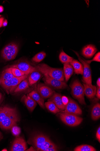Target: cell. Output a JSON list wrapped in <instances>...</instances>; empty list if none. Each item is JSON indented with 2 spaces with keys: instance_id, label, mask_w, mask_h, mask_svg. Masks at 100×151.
I'll return each mask as SVG.
<instances>
[{
  "instance_id": "cell-3",
  "label": "cell",
  "mask_w": 100,
  "mask_h": 151,
  "mask_svg": "<svg viewBox=\"0 0 100 151\" xmlns=\"http://www.w3.org/2000/svg\"><path fill=\"white\" fill-rule=\"evenodd\" d=\"M20 119L17 109L13 108L11 111L4 118L0 124V127L5 130L10 129L17 125Z\"/></svg>"
},
{
  "instance_id": "cell-22",
  "label": "cell",
  "mask_w": 100,
  "mask_h": 151,
  "mask_svg": "<svg viewBox=\"0 0 100 151\" xmlns=\"http://www.w3.org/2000/svg\"><path fill=\"white\" fill-rule=\"evenodd\" d=\"M92 119L96 121L99 119L100 117V104L97 103L93 107L91 113Z\"/></svg>"
},
{
  "instance_id": "cell-21",
  "label": "cell",
  "mask_w": 100,
  "mask_h": 151,
  "mask_svg": "<svg viewBox=\"0 0 100 151\" xmlns=\"http://www.w3.org/2000/svg\"><path fill=\"white\" fill-rule=\"evenodd\" d=\"M70 64L73 66L76 74L83 75V67L82 63L74 59Z\"/></svg>"
},
{
  "instance_id": "cell-44",
  "label": "cell",
  "mask_w": 100,
  "mask_h": 151,
  "mask_svg": "<svg viewBox=\"0 0 100 151\" xmlns=\"http://www.w3.org/2000/svg\"><path fill=\"white\" fill-rule=\"evenodd\" d=\"M1 79H0V84H1Z\"/></svg>"
},
{
  "instance_id": "cell-6",
  "label": "cell",
  "mask_w": 100,
  "mask_h": 151,
  "mask_svg": "<svg viewBox=\"0 0 100 151\" xmlns=\"http://www.w3.org/2000/svg\"><path fill=\"white\" fill-rule=\"evenodd\" d=\"M18 51V45L15 43H12L6 45L3 49L1 52V56L7 61L11 60L16 58Z\"/></svg>"
},
{
  "instance_id": "cell-25",
  "label": "cell",
  "mask_w": 100,
  "mask_h": 151,
  "mask_svg": "<svg viewBox=\"0 0 100 151\" xmlns=\"http://www.w3.org/2000/svg\"><path fill=\"white\" fill-rule=\"evenodd\" d=\"M13 109L7 106L0 107V124L4 118Z\"/></svg>"
},
{
  "instance_id": "cell-8",
  "label": "cell",
  "mask_w": 100,
  "mask_h": 151,
  "mask_svg": "<svg viewBox=\"0 0 100 151\" xmlns=\"http://www.w3.org/2000/svg\"><path fill=\"white\" fill-rule=\"evenodd\" d=\"M74 51L83 66V73L82 80L83 83L88 85H92L91 70L90 64L86 62L83 59L77 52Z\"/></svg>"
},
{
  "instance_id": "cell-14",
  "label": "cell",
  "mask_w": 100,
  "mask_h": 151,
  "mask_svg": "<svg viewBox=\"0 0 100 151\" xmlns=\"http://www.w3.org/2000/svg\"><path fill=\"white\" fill-rule=\"evenodd\" d=\"M21 100L24 103L28 110L31 112L33 111L37 105V103L28 94L27 95H24Z\"/></svg>"
},
{
  "instance_id": "cell-26",
  "label": "cell",
  "mask_w": 100,
  "mask_h": 151,
  "mask_svg": "<svg viewBox=\"0 0 100 151\" xmlns=\"http://www.w3.org/2000/svg\"><path fill=\"white\" fill-rule=\"evenodd\" d=\"M14 76L11 72V68H6L2 73L0 79H1V81H5L9 79Z\"/></svg>"
},
{
  "instance_id": "cell-38",
  "label": "cell",
  "mask_w": 100,
  "mask_h": 151,
  "mask_svg": "<svg viewBox=\"0 0 100 151\" xmlns=\"http://www.w3.org/2000/svg\"><path fill=\"white\" fill-rule=\"evenodd\" d=\"M97 85L98 86V87H100V78H99L97 81L96 82Z\"/></svg>"
},
{
  "instance_id": "cell-34",
  "label": "cell",
  "mask_w": 100,
  "mask_h": 151,
  "mask_svg": "<svg viewBox=\"0 0 100 151\" xmlns=\"http://www.w3.org/2000/svg\"><path fill=\"white\" fill-rule=\"evenodd\" d=\"M96 137L99 143L100 142V127H99L97 131Z\"/></svg>"
},
{
  "instance_id": "cell-36",
  "label": "cell",
  "mask_w": 100,
  "mask_h": 151,
  "mask_svg": "<svg viewBox=\"0 0 100 151\" xmlns=\"http://www.w3.org/2000/svg\"><path fill=\"white\" fill-rule=\"evenodd\" d=\"M4 20V17L0 18V28L3 26V23Z\"/></svg>"
},
{
  "instance_id": "cell-24",
  "label": "cell",
  "mask_w": 100,
  "mask_h": 151,
  "mask_svg": "<svg viewBox=\"0 0 100 151\" xmlns=\"http://www.w3.org/2000/svg\"><path fill=\"white\" fill-rule=\"evenodd\" d=\"M28 88H29V84L27 78L21 82L14 90L13 92L15 93L21 92L25 90Z\"/></svg>"
},
{
  "instance_id": "cell-43",
  "label": "cell",
  "mask_w": 100,
  "mask_h": 151,
  "mask_svg": "<svg viewBox=\"0 0 100 151\" xmlns=\"http://www.w3.org/2000/svg\"><path fill=\"white\" fill-rule=\"evenodd\" d=\"M2 134L1 132H0V138H1V136Z\"/></svg>"
},
{
  "instance_id": "cell-2",
  "label": "cell",
  "mask_w": 100,
  "mask_h": 151,
  "mask_svg": "<svg viewBox=\"0 0 100 151\" xmlns=\"http://www.w3.org/2000/svg\"><path fill=\"white\" fill-rule=\"evenodd\" d=\"M35 67L44 76H49L62 81H65L63 70L62 68H52L45 63L39 64Z\"/></svg>"
},
{
  "instance_id": "cell-11",
  "label": "cell",
  "mask_w": 100,
  "mask_h": 151,
  "mask_svg": "<svg viewBox=\"0 0 100 151\" xmlns=\"http://www.w3.org/2000/svg\"><path fill=\"white\" fill-rule=\"evenodd\" d=\"M27 148L26 142L22 137L19 136L16 137L14 140L10 151H24Z\"/></svg>"
},
{
  "instance_id": "cell-7",
  "label": "cell",
  "mask_w": 100,
  "mask_h": 151,
  "mask_svg": "<svg viewBox=\"0 0 100 151\" xmlns=\"http://www.w3.org/2000/svg\"><path fill=\"white\" fill-rule=\"evenodd\" d=\"M60 118L65 124L74 127L79 125L83 121V119L77 116L62 112L60 114Z\"/></svg>"
},
{
  "instance_id": "cell-31",
  "label": "cell",
  "mask_w": 100,
  "mask_h": 151,
  "mask_svg": "<svg viewBox=\"0 0 100 151\" xmlns=\"http://www.w3.org/2000/svg\"><path fill=\"white\" fill-rule=\"evenodd\" d=\"M87 63L90 64L92 62L96 61L100 62V52H99L96 54L93 58L91 60H84Z\"/></svg>"
},
{
  "instance_id": "cell-18",
  "label": "cell",
  "mask_w": 100,
  "mask_h": 151,
  "mask_svg": "<svg viewBox=\"0 0 100 151\" xmlns=\"http://www.w3.org/2000/svg\"><path fill=\"white\" fill-rule=\"evenodd\" d=\"M28 95L38 103L40 107L43 109H45L44 100L37 90L33 91Z\"/></svg>"
},
{
  "instance_id": "cell-27",
  "label": "cell",
  "mask_w": 100,
  "mask_h": 151,
  "mask_svg": "<svg viewBox=\"0 0 100 151\" xmlns=\"http://www.w3.org/2000/svg\"><path fill=\"white\" fill-rule=\"evenodd\" d=\"M59 59L60 61L63 63H70L74 60L73 58L68 55L63 50L60 54Z\"/></svg>"
},
{
  "instance_id": "cell-42",
  "label": "cell",
  "mask_w": 100,
  "mask_h": 151,
  "mask_svg": "<svg viewBox=\"0 0 100 151\" xmlns=\"http://www.w3.org/2000/svg\"><path fill=\"white\" fill-rule=\"evenodd\" d=\"M2 151H7V150L6 149H3V150H2Z\"/></svg>"
},
{
  "instance_id": "cell-39",
  "label": "cell",
  "mask_w": 100,
  "mask_h": 151,
  "mask_svg": "<svg viewBox=\"0 0 100 151\" xmlns=\"http://www.w3.org/2000/svg\"><path fill=\"white\" fill-rule=\"evenodd\" d=\"M26 151H36V150L33 147H31L29 149L26 150Z\"/></svg>"
},
{
  "instance_id": "cell-19",
  "label": "cell",
  "mask_w": 100,
  "mask_h": 151,
  "mask_svg": "<svg viewBox=\"0 0 100 151\" xmlns=\"http://www.w3.org/2000/svg\"><path fill=\"white\" fill-rule=\"evenodd\" d=\"M44 76L35 68V69L30 74L28 77V81L30 85H33L37 82Z\"/></svg>"
},
{
  "instance_id": "cell-37",
  "label": "cell",
  "mask_w": 100,
  "mask_h": 151,
  "mask_svg": "<svg viewBox=\"0 0 100 151\" xmlns=\"http://www.w3.org/2000/svg\"><path fill=\"white\" fill-rule=\"evenodd\" d=\"M8 24V22L7 20L5 19L3 21V26L6 27Z\"/></svg>"
},
{
  "instance_id": "cell-15",
  "label": "cell",
  "mask_w": 100,
  "mask_h": 151,
  "mask_svg": "<svg viewBox=\"0 0 100 151\" xmlns=\"http://www.w3.org/2000/svg\"><path fill=\"white\" fill-rule=\"evenodd\" d=\"M62 95L61 94L55 92L52 96L48 100L54 103L56 106L61 110H64L66 106L64 105L62 100Z\"/></svg>"
},
{
  "instance_id": "cell-4",
  "label": "cell",
  "mask_w": 100,
  "mask_h": 151,
  "mask_svg": "<svg viewBox=\"0 0 100 151\" xmlns=\"http://www.w3.org/2000/svg\"><path fill=\"white\" fill-rule=\"evenodd\" d=\"M70 86L71 89V93L74 97L77 99L80 104L86 105L84 87L80 81L76 79Z\"/></svg>"
},
{
  "instance_id": "cell-28",
  "label": "cell",
  "mask_w": 100,
  "mask_h": 151,
  "mask_svg": "<svg viewBox=\"0 0 100 151\" xmlns=\"http://www.w3.org/2000/svg\"><path fill=\"white\" fill-rule=\"evenodd\" d=\"M74 151H96L93 147L88 145H83L78 146L74 149Z\"/></svg>"
},
{
  "instance_id": "cell-32",
  "label": "cell",
  "mask_w": 100,
  "mask_h": 151,
  "mask_svg": "<svg viewBox=\"0 0 100 151\" xmlns=\"http://www.w3.org/2000/svg\"><path fill=\"white\" fill-rule=\"evenodd\" d=\"M11 131L13 134L16 136H19L21 132L20 128L16 126L12 128Z\"/></svg>"
},
{
  "instance_id": "cell-1",
  "label": "cell",
  "mask_w": 100,
  "mask_h": 151,
  "mask_svg": "<svg viewBox=\"0 0 100 151\" xmlns=\"http://www.w3.org/2000/svg\"><path fill=\"white\" fill-rule=\"evenodd\" d=\"M28 142V144L33 146L36 151H43L45 148L57 146L49 137L42 133L34 134Z\"/></svg>"
},
{
  "instance_id": "cell-23",
  "label": "cell",
  "mask_w": 100,
  "mask_h": 151,
  "mask_svg": "<svg viewBox=\"0 0 100 151\" xmlns=\"http://www.w3.org/2000/svg\"><path fill=\"white\" fill-rule=\"evenodd\" d=\"M45 107L50 112L54 114H57L61 111L55 104L51 101H48L45 103Z\"/></svg>"
},
{
  "instance_id": "cell-33",
  "label": "cell",
  "mask_w": 100,
  "mask_h": 151,
  "mask_svg": "<svg viewBox=\"0 0 100 151\" xmlns=\"http://www.w3.org/2000/svg\"><path fill=\"white\" fill-rule=\"evenodd\" d=\"M62 100L63 104L65 106L67 104L69 101L68 98L65 96H63L62 97Z\"/></svg>"
},
{
  "instance_id": "cell-16",
  "label": "cell",
  "mask_w": 100,
  "mask_h": 151,
  "mask_svg": "<svg viewBox=\"0 0 100 151\" xmlns=\"http://www.w3.org/2000/svg\"><path fill=\"white\" fill-rule=\"evenodd\" d=\"M84 94L89 98L93 99L95 96L97 88L95 86L88 85L83 83Z\"/></svg>"
},
{
  "instance_id": "cell-13",
  "label": "cell",
  "mask_w": 100,
  "mask_h": 151,
  "mask_svg": "<svg viewBox=\"0 0 100 151\" xmlns=\"http://www.w3.org/2000/svg\"><path fill=\"white\" fill-rule=\"evenodd\" d=\"M10 67L18 68L23 72L25 75L28 76L30 74L35 68V67L33 66L29 63L24 61L20 62Z\"/></svg>"
},
{
  "instance_id": "cell-35",
  "label": "cell",
  "mask_w": 100,
  "mask_h": 151,
  "mask_svg": "<svg viewBox=\"0 0 100 151\" xmlns=\"http://www.w3.org/2000/svg\"><path fill=\"white\" fill-rule=\"evenodd\" d=\"M96 96L99 99H100V87H98L96 91Z\"/></svg>"
},
{
  "instance_id": "cell-12",
  "label": "cell",
  "mask_w": 100,
  "mask_h": 151,
  "mask_svg": "<svg viewBox=\"0 0 100 151\" xmlns=\"http://www.w3.org/2000/svg\"><path fill=\"white\" fill-rule=\"evenodd\" d=\"M37 90L43 99L50 98L55 91L45 84L39 83L37 86Z\"/></svg>"
},
{
  "instance_id": "cell-41",
  "label": "cell",
  "mask_w": 100,
  "mask_h": 151,
  "mask_svg": "<svg viewBox=\"0 0 100 151\" xmlns=\"http://www.w3.org/2000/svg\"><path fill=\"white\" fill-rule=\"evenodd\" d=\"M2 97V93H0V101L1 100Z\"/></svg>"
},
{
  "instance_id": "cell-30",
  "label": "cell",
  "mask_w": 100,
  "mask_h": 151,
  "mask_svg": "<svg viewBox=\"0 0 100 151\" xmlns=\"http://www.w3.org/2000/svg\"><path fill=\"white\" fill-rule=\"evenodd\" d=\"M11 70L13 75L16 77H19L22 76L24 75V73L18 68L11 67Z\"/></svg>"
},
{
  "instance_id": "cell-17",
  "label": "cell",
  "mask_w": 100,
  "mask_h": 151,
  "mask_svg": "<svg viewBox=\"0 0 100 151\" xmlns=\"http://www.w3.org/2000/svg\"><path fill=\"white\" fill-rule=\"evenodd\" d=\"M97 50L96 47L93 45H89L85 46L82 50V54L85 58H92Z\"/></svg>"
},
{
  "instance_id": "cell-40",
  "label": "cell",
  "mask_w": 100,
  "mask_h": 151,
  "mask_svg": "<svg viewBox=\"0 0 100 151\" xmlns=\"http://www.w3.org/2000/svg\"><path fill=\"white\" fill-rule=\"evenodd\" d=\"M4 11V8L3 6H0V13H2Z\"/></svg>"
},
{
  "instance_id": "cell-9",
  "label": "cell",
  "mask_w": 100,
  "mask_h": 151,
  "mask_svg": "<svg viewBox=\"0 0 100 151\" xmlns=\"http://www.w3.org/2000/svg\"><path fill=\"white\" fill-rule=\"evenodd\" d=\"M43 80L46 85L54 89H64L68 87L67 85L64 81L49 76H44Z\"/></svg>"
},
{
  "instance_id": "cell-29",
  "label": "cell",
  "mask_w": 100,
  "mask_h": 151,
  "mask_svg": "<svg viewBox=\"0 0 100 151\" xmlns=\"http://www.w3.org/2000/svg\"><path fill=\"white\" fill-rule=\"evenodd\" d=\"M46 56V53L44 52H40L37 54L33 58L32 60L36 63H39L43 60Z\"/></svg>"
},
{
  "instance_id": "cell-10",
  "label": "cell",
  "mask_w": 100,
  "mask_h": 151,
  "mask_svg": "<svg viewBox=\"0 0 100 151\" xmlns=\"http://www.w3.org/2000/svg\"><path fill=\"white\" fill-rule=\"evenodd\" d=\"M69 100L64 111L62 112L76 116L82 115V111L78 104L72 99H70Z\"/></svg>"
},
{
  "instance_id": "cell-5",
  "label": "cell",
  "mask_w": 100,
  "mask_h": 151,
  "mask_svg": "<svg viewBox=\"0 0 100 151\" xmlns=\"http://www.w3.org/2000/svg\"><path fill=\"white\" fill-rule=\"evenodd\" d=\"M28 77V76L26 75L19 77H14L9 79L2 81L1 84L7 93H10L13 91L21 82Z\"/></svg>"
},
{
  "instance_id": "cell-20",
  "label": "cell",
  "mask_w": 100,
  "mask_h": 151,
  "mask_svg": "<svg viewBox=\"0 0 100 151\" xmlns=\"http://www.w3.org/2000/svg\"><path fill=\"white\" fill-rule=\"evenodd\" d=\"M63 72L66 81H67L73 74L74 68L69 63L64 64Z\"/></svg>"
},
{
  "instance_id": "cell-45",
  "label": "cell",
  "mask_w": 100,
  "mask_h": 151,
  "mask_svg": "<svg viewBox=\"0 0 100 151\" xmlns=\"http://www.w3.org/2000/svg\"><path fill=\"white\" fill-rule=\"evenodd\" d=\"M1 16H1V15H0V17H1Z\"/></svg>"
}]
</instances>
